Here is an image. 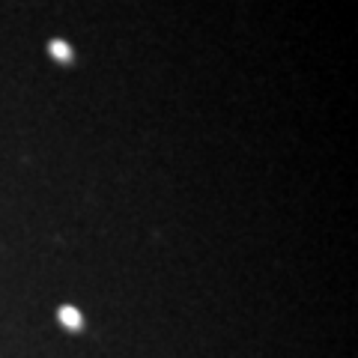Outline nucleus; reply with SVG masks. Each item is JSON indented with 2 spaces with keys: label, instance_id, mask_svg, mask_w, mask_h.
Wrapping results in <instances>:
<instances>
[{
  "label": "nucleus",
  "instance_id": "1",
  "mask_svg": "<svg viewBox=\"0 0 358 358\" xmlns=\"http://www.w3.org/2000/svg\"><path fill=\"white\" fill-rule=\"evenodd\" d=\"M60 322H63V326H69V329H81L84 326V317L75 308H63L60 310Z\"/></svg>",
  "mask_w": 358,
  "mask_h": 358
},
{
  "label": "nucleus",
  "instance_id": "2",
  "mask_svg": "<svg viewBox=\"0 0 358 358\" xmlns=\"http://www.w3.org/2000/svg\"><path fill=\"white\" fill-rule=\"evenodd\" d=\"M51 54H54V57H57V60H69L72 57V48H69V45H66V42H51Z\"/></svg>",
  "mask_w": 358,
  "mask_h": 358
}]
</instances>
